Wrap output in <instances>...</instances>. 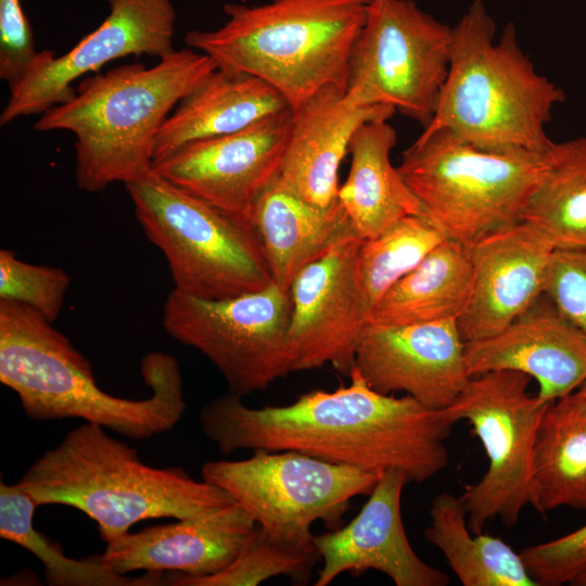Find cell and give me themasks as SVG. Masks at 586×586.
I'll use <instances>...</instances> for the list:
<instances>
[{"mask_svg": "<svg viewBox=\"0 0 586 586\" xmlns=\"http://www.w3.org/2000/svg\"><path fill=\"white\" fill-rule=\"evenodd\" d=\"M395 112L387 105L358 104L335 86L320 89L292 110L279 180L313 204H333L340 189L339 168L355 132L367 122L390 119Z\"/></svg>", "mask_w": 586, "mask_h": 586, "instance_id": "obj_21", "label": "cell"}, {"mask_svg": "<svg viewBox=\"0 0 586 586\" xmlns=\"http://www.w3.org/2000/svg\"><path fill=\"white\" fill-rule=\"evenodd\" d=\"M258 524L239 504L126 533L109 543L100 560L114 572L206 576L227 568Z\"/></svg>", "mask_w": 586, "mask_h": 586, "instance_id": "obj_20", "label": "cell"}, {"mask_svg": "<svg viewBox=\"0 0 586 586\" xmlns=\"http://www.w3.org/2000/svg\"><path fill=\"white\" fill-rule=\"evenodd\" d=\"M291 310L290 290L275 282L225 300H203L173 289L162 321L173 339L208 358L229 392L242 397L290 373L285 341Z\"/></svg>", "mask_w": 586, "mask_h": 586, "instance_id": "obj_12", "label": "cell"}, {"mask_svg": "<svg viewBox=\"0 0 586 586\" xmlns=\"http://www.w3.org/2000/svg\"><path fill=\"white\" fill-rule=\"evenodd\" d=\"M250 227L273 282L284 290H290L304 267L357 235L339 199L326 207L313 204L288 189L278 176L257 199Z\"/></svg>", "mask_w": 586, "mask_h": 586, "instance_id": "obj_22", "label": "cell"}, {"mask_svg": "<svg viewBox=\"0 0 586 586\" xmlns=\"http://www.w3.org/2000/svg\"><path fill=\"white\" fill-rule=\"evenodd\" d=\"M291 124L289 109L237 132L190 142L152 168L250 227L257 199L279 175Z\"/></svg>", "mask_w": 586, "mask_h": 586, "instance_id": "obj_15", "label": "cell"}, {"mask_svg": "<svg viewBox=\"0 0 586 586\" xmlns=\"http://www.w3.org/2000/svg\"><path fill=\"white\" fill-rule=\"evenodd\" d=\"M496 26L474 0L453 27L448 73L435 112L420 136L445 130L489 151L545 153V127L564 91L539 75L520 48L509 23L495 40Z\"/></svg>", "mask_w": 586, "mask_h": 586, "instance_id": "obj_5", "label": "cell"}, {"mask_svg": "<svg viewBox=\"0 0 586 586\" xmlns=\"http://www.w3.org/2000/svg\"><path fill=\"white\" fill-rule=\"evenodd\" d=\"M348 378L346 386L315 390L283 406L249 407L229 392L202 408V430L222 454L295 450L379 474L399 470L416 483L447 467L454 423L444 409L379 393L355 368Z\"/></svg>", "mask_w": 586, "mask_h": 586, "instance_id": "obj_1", "label": "cell"}, {"mask_svg": "<svg viewBox=\"0 0 586 586\" xmlns=\"http://www.w3.org/2000/svg\"><path fill=\"white\" fill-rule=\"evenodd\" d=\"M202 480L227 492L269 536L315 546L311 525L341 527L351 500L373 491L381 474L295 451L253 450L242 460L206 461Z\"/></svg>", "mask_w": 586, "mask_h": 586, "instance_id": "obj_9", "label": "cell"}, {"mask_svg": "<svg viewBox=\"0 0 586 586\" xmlns=\"http://www.w3.org/2000/svg\"><path fill=\"white\" fill-rule=\"evenodd\" d=\"M445 239L424 215H409L377 237L362 240L357 272L369 310Z\"/></svg>", "mask_w": 586, "mask_h": 586, "instance_id": "obj_30", "label": "cell"}, {"mask_svg": "<svg viewBox=\"0 0 586 586\" xmlns=\"http://www.w3.org/2000/svg\"><path fill=\"white\" fill-rule=\"evenodd\" d=\"M151 388L144 399L113 396L97 383L90 361L35 309L0 300V382L34 420L78 418L132 440L170 431L186 403L177 360L151 352L141 360Z\"/></svg>", "mask_w": 586, "mask_h": 586, "instance_id": "obj_2", "label": "cell"}, {"mask_svg": "<svg viewBox=\"0 0 586 586\" xmlns=\"http://www.w3.org/2000/svg\"><path fill=\"white\" fill-rule=\"evenodd\" d=\"M38 505L17 484L0 483V537L34 553L44 566L46 582L51 586H129L156 585L161 573L127 577L105 565L99 556L77 560L64 555L63 548L34 526Z\"/></svg>", "mask_w": 586, "mask_h": 586, "instance_id": "obj_29", "label": "cell"}, {"mask_svg": "<svg viewBox=\"0 0 586 586\" xmlns=\"http://www.w3.org/2000/svg\"><path fill=\"white\" fill-rule=\"evenodd\" d=\"M289 109L284 98L265 80L217 67L163 123L153 163L190 142L237 132Z\"/></svg>", "mask_w": 586, "mask_h": 586, "instance_id": "obj_23", "label": "cell"}, {"mask_svg": "<svg viewBox=\"0 0 586 586\" xmlns=\"http://www.w3.org/2000/svg\"><path fill=\"white\" fill-rule=\"evenodd\" d=\"M464 346L457 320L367 323L354 368L379 393L405 392L429 408L444 409L471 379Z\"/></svg>", "mask_w": 586, "mask_h": 586, "instance_id": "obj_16", "label": "cell"}, {"mask_svg": "<svg viewBox=\"0 0 586 586\" xmlns=\"http://www.w3.org/2000/svg\"><path fill=\"white\" fill-rule=\"evenodd\" d=\"M578 391H581L583 394L586 395V380H585L584 383L579 386Z\"/></svg>", "mask_w": 586, "mask_h": 586, "instance_id": "obj_37", "label": "cell"}, {"mask_svg": "<svg viewBox=\"0 0 586 586\" xmlns=\"http://www.w3.org/2000/svg\"><path fill=\"white\" fill-rule=\"evenodd\" d=\"M471 377L513 370L538 383L537 397L553 402L586 380V335L543 294L499 333L464 346Z\"/></svg>", "mask_w": 586, "mask_h": 586, "instance_id": "obj_19", "label": "cell"}, {"mask_svg": "<svg viewBox=\"0 0 586 586\" xmlns=\"http://www.w3.org/2000/svg\"><path fill=\"white\" fill-rule=\"evenodd\" d=\"M453 27L411 0H369L354 44L347 95L387 105L425 128L448 73Z\"/></svg>", "mask_w": 586, "mask_h": 586, "instance_id": "obj_11", "label": "cell"}, {"mask_svg": "<svg viewBox=\"0 0 586 586\" xmlns=\"http://www.w3.org/2000/svg\"><path fill=\"white\" fill-rule=\"evenodd\" d=\"M125 187L144 234L166 258L175 290L203 300H225L273 283L251 227L153 168Z\"/></svg>", "mask_w": 586, "mask_h": 586, "instance_id": "obj_8", "label": "cell"}, {"mask_svg": "<svg viewBox=\"0 0 586 586\" xmlns=\"http://www.w3.org/2000/svg\"><path fill=\"white\" fill-rule=\"evenodd\" d=\"M369 0H272L227 3V22L186 34L188 48L217 67L256 76L295 110L320 89L346 91L354 44Z\"/></svg>", "mask_w": 586, "mask_h": 586, "instance_id": "obj_6", "label": "cell"}, {"mask_svg": "<svg viewBox=\"0 0 586 586\" xmlns=\"http://www.w3.org/2000/svg\"><path fill=\"white\" fill-rule=\"evenodd\" d=\"M423 534L464 586H539L520 553L508 544L483 532H471L460 498L450 493L433 498Z\"/></svg>", "mask_w": 586, "mask_h": 586, "instance_id": "obj_27", "label": "cell"}, {"mask_svg": "<svg viewBox=\"0 0 586 586\" xmlns=\"http://www.w3.org/2000/svg\"><path fill=\"white\" fill-rule=\"evenodd\" d=\"M69 283L71 277L60 267L29 264L8 249L0 251V300L26 305L53 322Z\"/></svg>", "mask_w": 586, "mask_h": 586, "instance_id": "obj_32", "label": "cell"}, {"mask_svg": "<svg viewBox=\"0 0 586 586\" xmlns=\"http://www.w3.org/2000/svg\"><path fill=\"white\" fill-rule=\"evenodd\" d=\"M555 249L586 251V137L552 142L520 217Z\"/></svg>", "mask_w": 586, "mask_h": 586, "instance_id": "obj_28", "label": "cell"}, {"mask_svg": "<svg viewBox=\"0 0 586 586\" xmlns=\"http://www.w3.org/2000/svg\"><path fill=\"white\" fill-rule=\"evenodd\" d=\"M319 560L316 546L278 540L258 526L244 549L224 570L206 576L174 573L169 582L179 586H256L279 575L304 579Z\"/></svg>", "mask_w": 586, "mask_h": 586, "instance_id": "obj_31", "label": "cell"}, {"mask_svg": "<svg viewBox=\"0 0 586 586\" xmlns=\"http://www.w3.org/2000/svg\"><path fill=\"white\" fill-rule=\"evenodd\" d=\"M544 295L586 335V251L553 250Z\"/></svg>", "mask_w": 586, "mask_h": 586, "instance_id": "obj_33", "label": "cell"}, {"mask_svg": "<svg viewBox=\"0 0 586 586\" xmlns=\"http://www.w3.org/2000/svg\"><path fill=\"white\" fill-rule=\"evenodd\" d=\"M573 586H586V569L577 575L571 583Z\"/></svg>", "mask_w": 586, "mask_h": 586, "instance_id": "obj_36", "label": "cell"}, {"mask_svg": "<svg viewBox=\"0 0 586 586\" xmlns=\"http://www.w3.org/2000/svg\"><path fill=\"white\" fill-rule=\"evenodd\" d=\"M396 141L388 119L365 123L351 141V167L337 199L362 240L377 237L406 216L422 215L419 200L391 163Z\"/></svg>", "mask_w": 586, "mask_h": 586, "instance_id": "obj_24", "label": "cell"}, {"mask_svg": "<svg viewBox=\"0 0 586 586\" xmlns=\"http://www.w3.org/2000/svg\"><path fill=\"white\" fill-rule=\"evenodd\" d=\"M38 53L21 0H0V78L9 88L26 75Z\"/></svg>", "mask_w": 586, "mask_h": 586, "instance_id": "obj_35", "label": "cell"}, {"mask_svg": "<svg viewBox=\"0 0 586 586\" xmlns=\"http://www.w3.org/2000/svg\"><path fill=\"white\" fill-rule=\"evenodd\" d=\"M520 556L539 586L571 583L586 569V524L562 537L528 546Z\"/></svg>", "mask_w": 586, "mask_h": 586, "instance_id": "obj_34", "label": "cell"}, {"mask_svg": "<svg viewBox=\"0 0 586 586\" xmlns=\"http://www.w3.org/2000/svg\"><path fill=\"white\" fill-rule=\"evenodd\" d=\"M216 63L184 48L152 67L131 63L85 78L76 94L54 105L34 128L69 131L75 141V176L80 190L100 192L152 168L157 132L177 104Z\"/></svg>", "mask_w": 586, "mask_h": 586, "instance_id": "obj_3", "label": "cell"}, {"mask_svg": "<svg viewBox=\"0 0 586 586\" xmlns=\"http://www.w3.org/2000/svg\"><path fill=\"white\" fill-rule=\"evenodd\" d=\"M530 377L496 370L471 377L444 408L455 424L468 421L481 441L488 468L480 481L459 496L472 533L499 519L507 527L533 502V458L539 423L551 402L528 393Z\"/></svg>", "mask_w": 586, "mask_h": 586, "instance_id": "obj_10", "label": "cell"}, {"mask_svg": "<svg viewBox=\"0 0 586 586\" xmlns=\"http://www.w3.org/2000/svg\"><path fill=\"white\" fill-rule=\"evenodd\" d=\"M361 242L357 235L343 240L293 280L285 341L290 373L329 364L349 377L370 311L357 272Z\"/></svg>", "mask_w": 586, "mask_h": 586, "instance_id": "obj_14", "label": "cell"}, {"mask_svg": "<svg viewBox=\"0 0 586 586\" xmlns=\"http://www.w3.org/2000/svg\"><path fill=\"white\" fill-rule=\"evenodd\" d=\"M407 483L404 472L385 471L348 524L314 536L322 560L316 586H327L342 573L359 575L368 570L385 574L396 586L449 584V577L424 562L408 540L400 513Z\"/></svg>", "mask_w": 586, "mask_h": 586, "instance_id": "obj_17", "label": "cell"}, {"mask_svg": "<svg viewBox=\"0 0 586 586\" xmlns=\"http://www.w3.org/2000/svg\"><path fill=\"white\" fill-rule=\"evenodd\" d=\"M467 247L472 284L468 303L457 319L466 343L499 333L544 294L555 250L540 232L521 220Z\"/></svg>", "mask_w": 586, "mask_h": 586, "instance_id": "obj_18", "label": "cell"}, {"mask_svg": "<svg viewBox=\"0 0 586 586\" xmlns=\"http://www.w3.org/2000/svg\"><path fill=\"white\" fill-rule=\"evenodd\" d=\"M545 153L483 150L437 130L419 136L404 151L397 169L419 200L422 215L446 239L469 246L520 221Z\"/></svg>", "mask_w": 586, "mask_h": 586, "instance_id": "obj_7", "label": "cell"}, {"mask_svg": "<svg viewBox=\"0 0 586 586\" xmlns=\"http://www.w3.org/2000/svg\"><path fill=\"white\" fill-rule=\"evenodd\" d=\"M466 245L445 239L398 280L370 310L367 323L407 326L457 320L471 292Z\"/></svg>", "mask_w": 586, "mask_h": 586, "instance_id": "obj_25", "label": "cell"}, {"mask_svg": "<svg viewBox=\"0 0 586 586\" xmlns=\"http://www.w3.org/2000/svg\"><path fill=\"white\" fill-rule=\"evenodd\" d=\"M38 505L76 508L109 543L144 520H175L234 504L224 489L182 468H154L136 449L85 422L44 451L16 483Z\"/></svg>", "mask_w": 586, "mask_h": 586, "instance_id": "obj_4", "label": "cell"}, {"mask_svg": "<svg viewBox=\"0 0 586 586\" xmlns=\"http://www.w3.org/2000/svg\"><path fill=\"white\" fill-rule=\"evenodd\" d=\"M106 1V18L69 51L60 56L50 50L38 53L26 75L10 88L1 126L71 100L77 78L98 73L111 61L128 55L162 59L176 50V11L170 0Z\"/></svg>", "mask_w": 586, "mask_h": 586, "instance_id": "obj_13", "label": "cell"}, {"mask_svg": "<svg viewBox=\"0 0 586 586\" xmlns=\"http://www.w3.org/2000/svg\"><path fill=\"white\" fill-rule=\"evenodd\" d=\"M586 508V395L575 391L549 404L537 431L533 502L539 513Z\"/></svg>", "mask_w": 586, "mask_h": 586, "instance_id": "obj_26", "label": "cell"}]
</instances>
